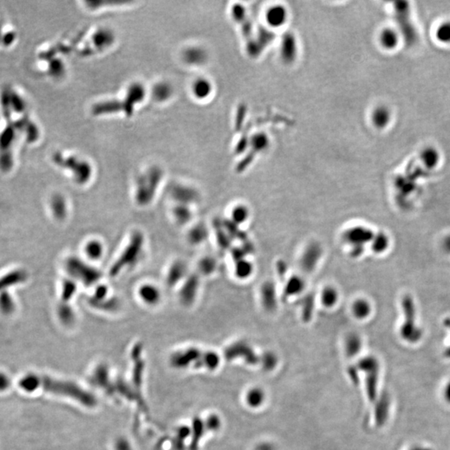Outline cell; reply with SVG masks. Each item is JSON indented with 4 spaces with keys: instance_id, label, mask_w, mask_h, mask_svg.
<instances>
[{
    "instance_id": "1",
    "label": "cell",
    "mask_w": 450,
    "mask_h": 450,
    "mask_svg": "<svg viewBox=\"0 0 450 450\" xmlns=\"http://www.w3.org/2000/svg\"><path fill=\"white\" fill-rule=\"evenodd\" d=\"M20 384L23 389L28 391H33V389L37 388H42L45 391L70 398L88 408H92L96 404L95 398L89 392L72 382L58 380L49 377L29 375L23 378Z\"/></svg>"
},
{
    "instance_id": "2",
    "label": "cell",
    "mask_w": 450,
    "mask_h": 450,
    "mask_svg": "<svg viewBox=\"0 0 450 450\" xmlns=\"http://www.w3.org/2000/svg\"><path fill=\"white\" fill-rule=\"evenodd\" d=\"M145 95L146 90L145 86L140 83H133L128 87L126 96L122 101L110 100L95 103L92 107V113L95 115L100 116L124 112L127 116H131L135 105L141 103L145 99Z\"/></svg>"
},
{
    "instance_id": "3",
    "label": "cell",
    "mask_w": 450,
    "mask_h": 450,
    "mask_svg": "<svg viewBox=\"0 0 450 450\" xmlns=\"http://www.w3.org/2000/svg\"><path fill=\"white\" fill-rule=\"evenodd\" d=\"M171 364L178 369H186L189 366L207 368L214 370L220 363V358L214 352H202L195 348L179 350L171 357Z\"/></svg>"
},
{
    "instance_id": "4",
    "label": "cell",
    "mask_w": 450,
    "mask_h": 450,
    "mask_svg": "<svg viewBox=\"0 0 450 450\" xmlns=\"http://www.w3.org/2000/svg\"><path fill=\"white\" fill-rule=\"evenodd\" d=\"M163 171L157 166L150 167L139 175L135 180L134 199L139 205H148L152 202L161 183Z\"/></svg>"
},
{
    "instance_id": "5",
    "label": "cell",
    "mask_w": 450,
    "mask_h": 450,
    "mask_svg": "<svg viewBox=\"0 0 450 450\" xmlns=\"http://www.w3.org/2000/svg\"><path fill=\"white\" fill-rule=\"evenodd\" d=\"M145 239L140 232H135L130 237L128 243L112 265L109 275L113 277L120 275L123 270H129L139 262L144 250Z\"/></svg>"
},
{
    "instance_id": "6",
    "label": "cell",
    "mask_w": 450,
    "mask_h": 450,
    "mask_svg": "<svg viewBox=\"0 0 450 450\" xmlns=\"http://www.w3.org/2000/svg\"><path fill=\"white\" fill-rule=\"evenodd\" d=\"M403 322L400 328V336L404 341L415 344L423 336L421 328L417 325L416 307L411 295H405L401 300Z\"/></svg>"
},
{
    "instance_id": "7",
    "label": "cell",
    "mask_w": 450,
    "mask_h": 450,
    "mask_svg": "<svg viewBox=\"0 0 450 450\" xmlns=\"http://www.w3.org/2000/svg\"><path fill=\"white\" fill-rule=\"evenodd\" d=\"M64 266L70 278L86 286L98 283L102 276L100 270L78 257L67 258Z\"/></svg>"
},
{
    "instance_id": "8",
    "label": "cell",
    "mask_w": 450,
    "mask_h": 450,
    "mask_svg": "<svg viewBox=\"0 0 450 450\" xmlns=\"http://www.w3.org/2000/svg\"><path fill=\"white\" fill-rule=\"evenodd\" d=\"M53 160L58 166L71 171L78 184L88 183L91 178L93 169L89 162L75 156H64L61 153H54Z\"/></svg>"
},
{
    "instance_id": "9",
    "label": "cell",
    "mask_w": 450,
    "mask_h": 450,
    "mask_svg": "<svg viewBox=\"0 0 450 450\" xmlns=\"http://www.w3.org/2000/svg\"><path fill=\"white\" fill-rule=\"evenodd\" d=\"M375 233L371 228L364 225H353L345 229L343 239L350 250L364 251L365 246L370 245Z\"/></svg>"
},
{
    "instance_id": "10",
    "label": "cell",
    "mask_w": 450,
    "mask_h": 450,
    "mask_svg": "<svg viewBox=\"0 0 450 450\" xmlns=\"http://www.w3.org/2000/svg\"><path fill=\"white\" fill-rule=\"evenodd\" d=\"M358 368L366 372V390L370 401H375L377 395L378 370L379 365L376 358L372 356L362 358L358 363Z\"/></svg>"
},
{
    "instance_id": "11",
    "label": "cell",
    "mask_w": 450,
    "mask_h": 450,
    "mask_svg": "<svg viewBox=\"0 0 450 450\" xmlns=\"http://www.w3.org/2000/svg\"><path fill=\"white\" fill-rule=\"evenodd\" d=\"M114 34L108 28H100L92 36L91 46H87L81 52L83 56L90 55L91 53L106 50L114 44Z\"/></svg>"
},
{
    "instance_id": "12",
    "label": "cell",
    "mask_w": 450,
    "mask_h": 450,
    "mask_svg": "<svg viewBox=\"0 0 450 450\" xmlns=\"http://www.w3.org/2000/svg\"><path fill=\"white\" fill-rule=\"evenodd\" d=\"M138 297L145 305L153 307L161 302V290L153 283H143L138 289Z\"/></svg>"
},
{
    "instance_id": "13",
    "label": "cell",
    "mask_w": 450,
    "mask_h": 450,
    "mask_svg": "<svg viewBox=\"0 0 450 450\" xmlns=\"http://www.w3.org/2000/svg\"><path fill=\"white\" fill-rule=\"evenodd\" d=\"M289 13L284 6L280 4L273 5L268 8L265 14V20L270 28H278L287 23Z\"/></svg>"
},
{
    "instance_id": "14",
    "label": "cell",
    "mask_w": 450,
    "mask_h": 450,
    "mask_svg": "<svg viewBox=\"0 0 450 450\" xmlns=\"http://www.w3.org/2000/svg\"><path fill=\"white\" fill-rule=\"evenodd\" d=\"M340 300V292L333 284H325L320 289L319 300L323 308L332 309L335 308Z\"/></svg>"
},
{
    "instance_id": "15",
    "label": "cell",
    "mask_w": 450,
    "mask_h": 450,
    "mask_svg": "<svg viewBox=\"0 0 450 450\" xmlns=\"http://www.w3.org/2000/svg\"><path fill=\"white\" fill-rule=\"evenodd\" d=\"M179 290V300L184 305H190L197 296L199 281L195 277H187Z\"/></svg>"
},
{
    "instance_id": "16",
    "label": "cell",
    "mask_w": 450,
    "mask_h": 450,
    "mask_svg": "<svg viewBox=\"0 0 450 450\" xmlns=\"http://www.w3.org/2000/svg\"><path fill=\"white\" fill-rule=\"evenodd\" d=\"M171 195L178 204L183 205L189 206L197 200V192L195 191V189L182 184H176L173 186Z\"/></svg>"
},
{
    "instance_id": "17",
    "label": "cell",
    "mask_w": 450,
    "mask_h": 450,
    "mask_svg": "<svg viewBox=\"0 0 450 450\" xmlns=\"http://www.w3.org/2000/svg\"><path fill=\"white\" fill-rule=\"evenodd\" d=\"M188 269L187 265L182 260H177L170 265L167 271L166 282L170 286H175L182 283L187 278Z\"/></svg>"
},
{
    "instance_id": "18",
    "label": "cell",
    "mask_w": 450,
    "mask_h": 450,
    "mask_svg": "<svg viewBox=\"0 0 450 450\" xmlns=\"http://www.w3.org/2000/svg\"><path fill=\"white\" fill-rule=\"evenodd\" d=\"M350 312L356 320H366L372 314V305L365 298H356L351 303Z\"/></svg>"
},
{
    "instance_id": "19",
    "label": "cell",
    "mask_w": 450,
    "mask_h": 450,
    "mask_svg": "<svg viewBox=\"0 0 450 450\" xmlns=\"http://www.w3.org/2000/svg\"><path fill=\"white\" fill-rule=\"evenodd\" d=\"M84 255L89 260L88 261H100L104 254V245L103 242L100 239H89L85 243L83 247Z\"/></svg>"
},
{
    "instance_id": "20",
    "label": "cell",
    "mask_w": 450,
    "mask_h": 450,
    "mask_svg": "<svg viewBox=\"0 0 450 450\" xmlns=\"http://www.w3.org/2000/svg\"><path fill=\"white\" fill-rule=\"evenodd\" d=\"M371 120L375 128L383 129L386 128L391 120V112L386 106L376 107L371 114Z\"/></svg>"
},
{
    "instance_id": "21",
    "label": "cell",
    "mask_w": 450,
    "mask_h": 450,
    "mask_svg": "<svg viewBox=\"0 0 450 450\" xmlns=\"http://www.w3.org/2000/svg\"><path fill=\"white\" fill-rule=\"evenodd\" d=\"M254 266L247 258H239L233 267V275L239 280H246L253 275Z\"/></svg>"
},
{
    "instance_id": "22",
    "label": "cell",
    "mask_w": 450,
    "mask_h": 450,
    "mask_svg": "<svg viewBox=\"0 0 450 450\" xmlns=\"http://www.w3.org/2000/svg\"><path fill=\"white\" fill-rule=\"evenodd\" d=\"M381 46L387 50H395L400 43V34L392 28H386L381 31L379 34Z\"/></svg>"
},
{
    "instance_id": "23",
    "label": "cell",
    "mask_w": 450,
    "mask_h": 450,
    "mask_svg": "<svg viewBox=\"0 0 450 450\" xmlns=\"http://www.w3.org/2000/svg\"><path fill=\"white\" fill-rule=\"evenodd\" d=\"M208 55L205 50L200 47H191L187 49L183 53L184 61L192 65H200L205 63Z\"/></svg>"
},
{
    "instance_id": "24",
    "label": "cell",
    "mask_w": 450,
    "mask_h": 450,
    "mask_svg": "<svg viewBox=\"0 0 450 450\" xmlns=\"http://www.w3.org/2000/svg\"><path fill=\"white\" fill-rule=\"evenodd\" d=\"M193 94L198 100H206L211 95L213 85L210 81L205 78H200L195 81L192 87Z\"/></svg>"
},
{
    "instance_id": "25",
    "label": "cell",
    "mask_w": 450,
    "mask_h": 450,
    "mask_svg": "<svg viewBox=\"0 0 450 450\" xmlns=\"http://www.w3.org/2000/svg\"><path fill=\"white\" fill-rule=\"evenodd\" d=\"M305 281L300 275L291 276L284 286V293L289 296H298L305 289Z\"/></svg>"
},
{
    "instance_id": "26",
    "label": "cell",
    "mask_w": 450,
    "mask_h": 450,
    "mask_svg": "<svg viewBox=\"0 0 450 450\" xmlns=\"http://www.w3.org/2000/svg\"><path fill=\"white\" fill-rule=\"evenodd\" d=\"M250 209L245 203H238L231 208L230 219L236 225H245L250 220Z\"/></svg>"
},
{
    "instance_id": "27",
    "label": "cell",
    "mask_w": 450,
    "mask_h": 450,
    "mask_svg": "<svg viewBox=\"0 0 450 450\" xmlns=\"http://www.w3.org/2000/svg\"><path fill=\"white\" fill-rule=\"evenodd\" d=\"M370 245L374 253L376 254H382L389 249V237L386 233L383 232L375 233L372 240L370 242Z\"/></svg>"
},
{
    "instance_id": "28",
    "label": "cell",
    "mask_w": 450,
    "mask_h": 450,
    "mask_svg": "<svg viewBox=\"0 0 450 450\" xmlns=\"http://www.w3.org/2000/svg\"><path fill=\"white\" fill-rule=\"evenodd\" d=\"M389 396L386 394L382 395L380 400H378V403L376 406V410H375V418H376V422L378 423V425H382L386 421L388 414H389Z\"/></svg>"
},
{
    "instance_id": "29",
    "label": "cell",
    "mask_w": 450,
    "mask_h": 450,
    "mask_svg": "<svg viewBox=\"0 0 450 450\" xmlns=\"http://www.w3.org/2000/svg\"><path fill=\"white\" fill-rule=\"evenodd\" d=\"M208 236V231L205 226L198 225L189 230L188 233V241L192 245H200L205 240Z\"/></svg>"
},
{
    "instance_id": "30",
    "label": "cell",
    "mask_w": 450,
    "mask_h": 450,
    "mask_svg": "<svg viewBox=\"0 0 450 450\" xmlns=\"http://www.w3.org/2000/svg\"><path fill=\"white\" fill-rule=\"evenodd\" d=\"M172 87L166 82L157 83L153 89V97L156 101H165L172 95Z\"/></svg>"
},
{
    "instance_id": "31",
    "label": "cell",
    "mask_w": 450,
    "mask_h": 450,
    "mask_svg": "<svg viewBox=\"0 0 450 450\" xmlns=\"http://www.w3.org/2000/svg\"><path fill=\"white\" fill-rule=\"evenodd\" d=\"M173 216L175 218V221L180 225H185L189 222L192 219L191 208L188 205L178 204L175 206L173 210Z\"/></svg>"
},
{
    "instance_id": "32",
    "label": "cell",
    "mask_w": 450,
    "mask_h": 450,
    "mask_svg": "<svg viewBox=\"0 0 450 450\" xmlns=\"http://www.w3.org/2000/svg\"><path fill=\"white\" fill-rule=\"evenodd\" d=\"M51 208L53 215L58 219L63 220L67 215V204L65 200L61 195H55L51 200Z\"/></svg>"
},
{
    "instance_id": "33",
    "label": "cell",
    "mask_w": 450,
    "mask_h": 450,
    "mask_svg": "<svg viewBox=\"0 0 450 450\" xmlns=\"http://www.w3.org/2000/svg\"><path fill=\"white\" fill-rule=\"evenodd\" d=\"M296 47L297 45L295 39H292L290 37L284 40L283 39L281 45V54L283 56V59L293 60L297 53Z\"/></svg>"
},
{
    "instance_id": "34",
    "label": "cell",
    "mask_w": 450,
    "mask_h": 450,
    "mask_svg": "<svg viewBox=\"0 0 450 450\" xmlns=\"http://www.w3.org/2000/svg\"><path fill=\"white\" fill-rule=\"evenodd\" d=\"M58 314L59 319L64 325H72L75 320V313L71 306L68 303L62 302L58 308Z\"/></svg>"
},
{
    "instance_id": "35",
    "label": "cell",
    "mask_w": 450,
    "mask_h": 450,
    "mask_svg": "<svg viewBox=\"0 0 450 450\" xmlns=\"http://www.w3.org/2000/svg\"><path fill=\"white\" fill-rule=\"evenodd\" d=\"M26 275L23 271H15L9 275H6L0 279V290L5 289L7 286H12L14 284L20 283L25 280Z\"/></svg>"
},
{
    "instance_id": "36",
    "label": "cell",
    "mask_w": 450,
    "mask_h": 450,
    "mask_svg": "<svg viewBox=\"0 0 450 450\" xmlns=\"http://www.w3.org/2000/svg\"><path fill=\"white\" fill-rule=\"evenodd\" d=\"M361 339L356 333H350L346 339V350L349 355L353 356L358 354L361 349Z\"/></svg>"
},
{
    "instance_id": "37",
    "label": "cell",
    "mask_w": 450,
    "mask_h": 450,
    "mask_svg": "<svg viewBox=\"0 0 450 450\" xmlns=\"http://www.w3.org/2000/svg\"><path fill=\"white\" fill-rule=\"evenodd\" d=\"M76 291H77L76 281L73 280L72 278L65 279L62 284V302L68 303L75 295Z\"/></svg>"
},
{
    "instance_id": "38",
    "label": "cell",
    "mask_w": 450,
    "mask_h": 450,
    "mask_svg": "<svg viewBox=\"0 0 450 450\" xmlns=\"http://www.w3.org/2000/svg\"><path fill=\"white\" fill-rule=\"evenodd\" d=\"M438 41L445 45H450V21H445L438 26L436 32Z\"/></svg>"
},
{
    "instance_id": "39",
    "label": "cell",
    "mask_w": 450,
    "mask_h": 450,
    "mask_svg": "<svg viewBox=\"0 0 450 450\" xmlns=\"http://www.w3.org/2000/svg\"><path fill=\"white\" fill-rule=\"evenodd\" d=\"M216 260L211 257H204L199 264V270L203 275H210L216 270Z\"/></svg>"
},
{
    "instance_id": "40",
    "label": "cell",
    "mask_w": 450,
    "mask_h": 450,
    "mask_svg": "<svg viewBox=\"0 0 450 450\" xmlns=\"http://www.w3.org/2000/svg\"><path fill=\"white\" fill-rule=\"evenodd\" d=\"M438 153L433 149L425 150V152H423L422 160L425 162V165L430 169L436 166L439 159Z\"/></svg>"
},
{
    "instance_id": "41",
    "label": "cell",
    "mask_w": 450,
    "mask_h": 450,
    "mask_svg": "<svg viewBox=\"0 0 450 450\" xmlns=\"http://www.w3.org/2000/svg\"><path fill=\"white\" fill-rule=\"evenodd\" d=\"M0 309L4 314H9L14 310V303L13 299L6 292L0 295Z\"/></svg>"
},
{
    "instance_id": "42",
    "label": "cell",
    "mask_w": 450,
    "mask_h": 450,
    "mask_svg": "<svg viewBox=\"0 0 450 450\" xmlns=\"http://www.w3.org/2000/svg\"><path fill=\"white\" fill-rule=\"evenodd\" d=\"M270 145L269 138L264 133H257L252 139V145L256 151H264Z\"/></svg>"
},
{
    "instance_id": "43",
    "label": "cell",
    "mask_w": 450,
    "mask_h": 450,
    "mask_svg": "<svg viewBox=\"0 0 450 450\" xmlns=\"http://www.w3.org/2000/svg\"><path fill=\"white\" fill-rule=\"evenodd\" d=\"M263 398H264L263 393L259 391L258 389H255V390L250 392L248 395V402L250 403V405L258 406V404L262 403Z\"/></svg>"
},
{
    "instance_id": "44",
    "label": "cell",
    "mask_w": 450,
    "mask_h": 450,
    "mask_svg": "<svg viewBox=\"0 0 450 450\" xmlns=\"http://www.w3.org/2000/svg\"><path fill=\"white\" fill-rule=\"evenodd\" d=\"M444 325H445V328H449V329L450 330V318L445 320ZM445 356L446 357V358H450V345L449 346V347L447 348V349H446V350H445Z\"/></svg>"
},
{
    "instance_id": "45",
    "label": "cell",
    "mask_w": 450,
    "mask_h": 450,
    "mask_svg": "<svg viewBox=\"0 0 450 450\" xmlns=\"http://www.w3.org/2000/svg\"><path fill=\"white\" fill-rule=\"evenodd\" d=\"M444 397L448 403L450 404V381L446 384L445 390H444Z\"/></svg>"
},
{
    "instance_id": "46",
    "label": "cell",
    "mask_w": 450,
    "mask_h": 450,
    "mask_svg": "<svg viewBox=\"0 0 450 450\" xmlns=\"http://www.w3.org/2000/svg\"><path fill=\"white\" fill-rule=\"evenodd\" d=\"M443 246L447 253H450V235L445 238Z\"/></svg>"
},
{
    "instance_id": "47",
    "label": "cell",
    "mask_w": 450,
    "mask_h": 450,
    "mask_svg": "<svg viewBox=\"0 0 450 450\" xmlns=\"http://www.w3.org/2000/svg\"><path fill=\"white\" fill-rule=\"evenodd\" d=\"M410 450H431L430 449L428 448L423 447V446H415V447L412 448Z\"/></svg>"
}]
</instances>
